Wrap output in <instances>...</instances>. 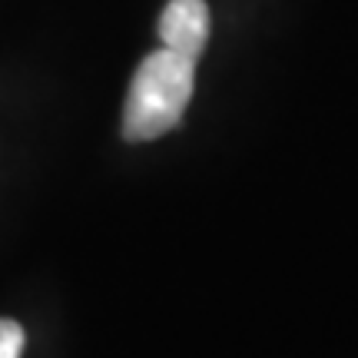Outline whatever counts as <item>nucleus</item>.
I'll return each instance as SVG.
<instances>
[{
	"label": "nucleus",
	"instance_id": "nucleus-3",
	"mask_svg": "<svg viewBox=\"0 0 358 358\" xmlns=\"http://www.w3.org/2000/svg\"><path fill=\"white\" fill-rule=\"evenodd\" d=\"M24 352V329L20 322L0 319V358H20Z\"/></svg>",
	"mask_w": 358,
	"mask_h": 358
},
{
	"label": "nucleus",
	"instance_id": "nucleus-2",
	"mask_svg": "<svg viewBox=\"0 0 358 358\" xmlns=\"http://www.w3.org/2000/svg\"><path fill=\"white\" fill-rule=\"evenodd\" d=\"M163 47L186 60H199L209 40V7L206 0H169L159 17Z\"/></svg>",
	"mask_w": 358,
	"mask_h": 358
},
{
	"label": "nucleus",
	"instance_id": "nucleus-1",
	"mask_svg": "<svg viewBox=\"0 0 358 358\" xmlns=\"http://www.w3.org/2000/svg\"><path fill=\"white\" fill-rule=\"evenodd\" d=\"M196 87V60H186L173 50L150 53L129 83L123 106V136L129 143L159 140L176 127Z\"/></svg>",
	"mask_w": 358,
	"mask_h": 358
}]
</instances>
